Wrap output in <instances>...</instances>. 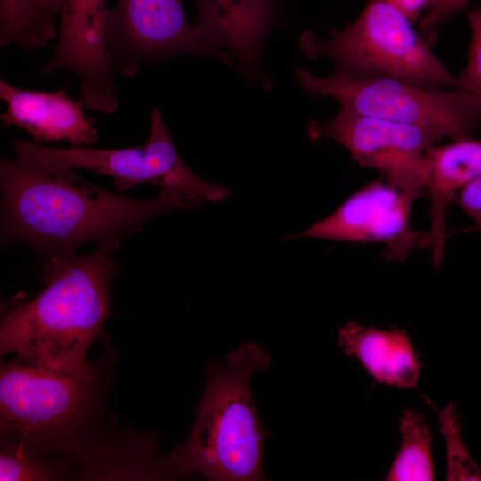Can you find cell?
Masks as SVG:
<instances>
[{"label": "cell", "mask_w": 481, "mask_h": 481, "mask_svg": "<svg viewBox=\"0 0 481 481\" xmlns=\"http://www.w3.org/2000/svg\"><path fill=\"white\" fill-rule=\"evenodd\" d=\"M1 159L2 235L32 246L45 259L76 255L89 241H118L151 218L203 200L169 189L137 199L100 188L75 169L15 151Z\"/></svg>", "instance_id": "cell-1"}, {"label": "cell", "mask_w": 481, "mask_h": 481, "mask_svg": "<svg viewBox=\"0 0 481 481\" xmlns=\"http://www.w3.org/2000/svg\"><path fill=\"white\" fill-rule=\"evenodd\" d=\"M118 241L92 253L45 259V288L12 307L1 322V355L64 372L92 371L86 355L109 315L110 288Z\"/></svg>", "instance_id": "cell-2"}, {"label": "cell", "mask_w": 481, "mask_h": 481, "mask_svg": "<svg viewBox=\"0 0 481 481\" xmlns=\"http://www.w3.org/2000/svg\"><path fill=\"white\" fill-rule=\"evenodd\" d=\"M269 365L270 356L256 342L241 344L224 365H207L195 421L187 439L166 458L167 469L199 472L211 481L265 479L264 444L269 431L258 417L250 380Z\"/></svg>", "instance_id": "cell-3"}, {"label": "cell", "mask_w": 481, "mask_h": 481, "mask_svg": "<svg viewBox=\"0 0 481 481\" xmlns=\"http://www.w3.org/2000/svg\"><path fill=\"white\" fill-rule=\"evenodd\" d=\"M311 60L327 58L336 73L355 77H395L440 87L461 88L426 37L387 0H370L359 16L328 38L314 31L300 37Z\"/></svg>", "instance_id": "cell-4"}, {"label": "cell", "mask_w": 481, "mask_h": 481, "mask_svg": "<svg viewBox=\"0 0 481 481\" xmlns=\"http://www.w3.org/2000/svg\"><path fill=\"white\" fill-rule=\"evenodd\" d=\"M296 76L306 92L332 97L346 111L416 126L453 141L472 138L481 129V97L463 88L336 72L317 77L304 69Z\"/></svg>", "instance_id": "cell-5"}, {"label": "cell", "mask_w": 481, "mask_h": 481, "mask_svg": "<svg viewBox=\"0 0 481 481\" xmlns=\"http://www.w3.org/2000/svg\"><path fill=\"white\" fill-rule=\"evenodd\" d=\"M93 395V371L64 372L17 356L1 366L2 435L37 452L65 444L85 427Z\"/></svg>", "instance_id": "cell-6"}, {"label": "cell", "mask_w": 481, "mask_h": 481, "mask_svg": "<svg viewBox=\"0 0 481 481\" xmlns=\"http://www.w3.org/2000/svg\"><path fill=\"white\" fill-rule=\"evenodd\" d=\"M12 146L14 151L45 161L110 176L118 191L139 184H153L213 202L225 200L230 194L228 189L203 180L184 164L158 107H154L151 114L149 138L141 146L57 148L24 140H16Z\"/></svg>", "instance_id": "cell-7"}, {"label": "cell", "mask_w": 481, "mask_h": 481, "mask_svg": "<svg viewBox=\"0 0 481 481\" xmlns=\"http://www.w3.org/2000/svg\"><path fill=\"white\" fill-rule=\"evenodd\" d=\"M312 139L330 138L362 166L381 172L387 182L412 200L425 191V153L443 139L429 130L339 110L309 128Z\"/></svg>", "instance_id": "cell-8"}, {"label": "cell", "mask_w": 481, "mask_h": 481, "mask_svg": "<svg viewBox=\"0 0 481 481\" xmlns=\"http://www.w3.org/2000/svg\"><path fill=\"white\" fill-rule=\"evenodd\" d=\"M112 69L134 76L142 61L180 54L214 56L185 16L181 0H117L109 11Z\"/></svg>", "instance_id": "cell-9"}, {"label": "cell", "mask_w": 481, "mask_h": 481, "mask_svg": "<svg viewBox=\"0 0 481 481\" xmlns=\"http://www.w3.org/2000/svg\"><path fill=\"white\" fill-rule=\"evenodd\" d=\"M402 191L375 181L350 196L334 213L290 238H321L386 244L388 260L403 262L415 249L433 243L430 232L410 225L413 204Z\"/></svg>", "instance_id": "cell-10"}, {"label": "cell", "mask_w": 481, "mask_h": 481, "mask_svg": "<svg viewBox=\"0 0 481 481\" xmlns=\"http://www.w3.org/2000/svg\"><path fill=\"white\" fill-rule=\"evenodd\" d=\"M0 98L6 103L1 115L3 126L25 130L34 142L64 141L75 146H93L99 140L98 129L86 116L83 103L67 96L64 90L23 89L1 79Z\"/></svg>", "instance_id": "cell-11"}, {"label": "cell", "mask_w": 481, "mask_h": 481, "mask_svg": "<svg viewBox=\"0 0 481 481\" xmlns=\"http://www.w3.org/2000/svg\"><path fill=\"white\" fill-rule=\"evenodd\" d=\"M194 28L215 57L229 63V48L245 67L253 65L275 17L274 0H194Z\"/></svg>", "instance_id": "cell-12"}, {"label": "cell", "mask_w": 481, "mask_h": 481, "mask_svg": "<svg viewBox=\"0 0 481 481\" xmlns=\"http://www.w3.org/2000/svg\"><path fill=\"white\" fill-rule=\"evenodd\" d=\"M338 344L375 382L416 390L432 405L419 390L423 363L406 330L396 327L380 330L349 322L338 328Z\"/></svg>", "instance_id": "cell-13"}, {"label": "cell", "mask_w": 481, "mask_h": 481, "mask_svg": "<svg viewBox=\"0 0 481 481\" xmlns=\"http://www.w3.org/2000/svg\"><path fill=\"white\" fill-rule=\"evenodd\" d=\"M425 191L431 203L432 257L437 268L444 257L447 208L458 191L481 175V138L435 145L425 153Z\"/></svg>", "instance_id": "cell-14"}, {"label": "cell", "mask_w": 481, "mask_h": 481, "mask_svg": "<svg viewBox=\"0 0 481 481\" xmlns=\"http://www.w3.org/2000/svg\"><path fill=\"white\" fill-rule=\"evenodd\" d=\"M399 430L401 444L384 480H435L433 437L424 414L415 408L406 409L400 417Z\"/></svg>", "instance_id": "cell-15"}, {"label": "cell", "mask_w": 481, "mask_h": 481, "mask_svg": "<svg viewBox=\"0 0 481 481\" xmlns=\"http://www.w3.org/2000/svg\"><path fill=\"white\" fill-rule=\"evenodd\" d=\"M439 431L446 447V480L481 481V469L474 461L461 436L456 404L449 402L438 411Z\"/></svg>", "instance_id": "cell-16"}, {"label": "cell", "mask_w": 481, "mask_h": 481, "mask_svg": "<svg viewBox=\"0 0 481 481\" xmlns=\"http://www.w3.org/2000/svg\"><path fill=\"white\" fill-rule=\"evenodd\" d=\"M26 444L4 438L0 453V480H50L56 477L53 463Z\"/></svg>", "instance_id": "cell-17"}, {"label": "cell", "mask_w": 481, "mask_h": 481, "mask_svg": "<svg viewBox=\"0 0 481 481\" xmlns=\"http://www.w3.org/2000/svg\"><path fill=\"white\" fill-rule=\"evenodd\" d=\"M106 0H61V29L75 37L102 33L108 22Z\"/></svg>", "instance_id": "cell-18"}, {"label": "cell", "mask_w": 481, "mask_h": 481, "mask_svg": "<svg viewBox=\"0 0 481 481\" xmlns=\"http://www.w3.org/2000/svg\"><path fill=\"white\" fill-rule=\"evenodd\" d=\"M61 0H27V17L31 49L47 45L58 35L57 18Z\"/></svg>", "instance_id": "cell-19"}, {"label": "cell", "mask_w": 481, "mask_h": 481, "mask_svg": "<svg viewBox=\"0 0 481 481\" xmlns=\"http://www.w3.org/2000/svg\"><path fill=\"white\" fill-rule=\"evenodd\" d=\"M10 44L31 50L27 0H0V45Z\"/></svg>", "instance_id": "cell-20"}, {"label": "cell", "mask_w": 481, "mask_h": 481, "mask_svg": "<svg viewBox=\"0 0 481 481\" xmlns=\"http://www.w3.org/2000/svg\"><path fill=\"white\" fill-rule=\"evenodd\" d=\"M471 29V43L468 62L458 75L461 88L481 97V9L468 13Z\"/></svg>", "instance_id": "cell-21"}, {"label": "cell", "mask_w": 481, "mask_h": 481, "mask_svg": "<svg viewBox=\"0 0 481 481\" xmlns=\"http://www.w3.org/2000/svg\"><path fill=\"white\" fill-rule=\"evenodd\" d=\"M471 0H436L420 20V29L429 41L436 39L441 25L464 9Z\"/></svg>", "instance_id": "cell-22"}, {"label": "cell", "mask_w": 481, "mask_h": 481, "mask_svg": "<svg viewBox=\"0 0 481 481\" xmlns=\"http://www.w3.org/2000/svg\"><path fill=\"white\" fill-rule=\"evenodd\" d=\"M454 201L473 219L481 231V175L462 188Z\"/></svg>", "instance_id": "cell-23"}, {"label": "cell", "mask_w": 481, "mask_h": 481, "mask_svg": "<svg viewBox=\"0 0 481 481\" xmlns=\"http://www.w3.org/2000/svg\"><path fill=\"white\" fill-rule=\"evenodd\" d=\"M401 12H403L412 22L415 21L420 11L429 8L436 0H387Z\"/></svg>", "instance_id": "cell-24"}]
</instances>
